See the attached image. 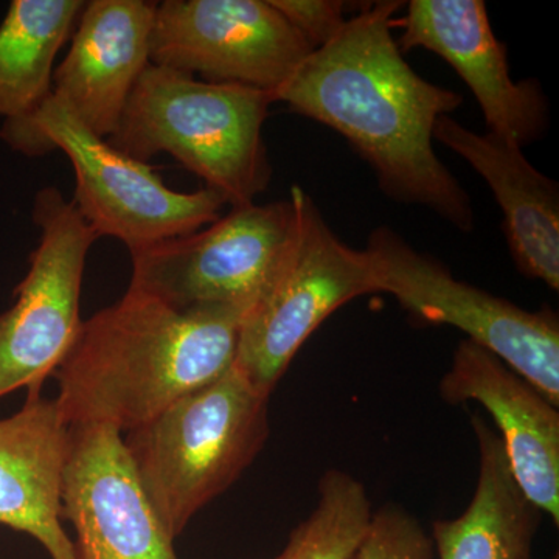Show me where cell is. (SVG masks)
Instances as JSON below:
<instances>
[{
    "label": "cell",
    "mask_w": 559,
    "mask_h": 559,
    "mask_svg": "<svg viewBox=\"0 0 559 559\" xmlns=\"http://www.w3.org/2000/svg\"><path fill=\"white\" fill-rule=\"evenodd\" d=\"M401 5L382 0L364 7L305 58L272 100L347 140L392 200L432 210L455 229L471 231L468 193L432 143L437 121L463 98L421 79L404 60L392 35Z\"/></svg>",
    "instance_id": "1"
},
{
    "label": "cell",
    "mask_w": 559,
    "mask_h": 559,
    "mask_svg": "<svg viewBox=\"0 0 559 559\" xmlns=\"http://www.w3.org/2000/svg\"><path fill=\"white\" fill-rule=\"evenodd\" d=\"M246 314L180 312L145 290L83 320L61 366L57 406L69 426L130 430L235 366Z\"/></svg>",
    "instance_id": "2"
},
{
    "label": "cell",
    "mask_w": 559,
    "mask_h": 559,
    "mask_svg": "<svg viewBox=\"0 0 559 559\" xmlns=\"http://www.w3.org/2000/svg\"><path fill=\"white\" fill-rule=\"evenodd\" d=\"M272 103L266 91L150 64L106 140L145 164L170 154L204 180L205 189L238 207L255 202L271 182L263 127Z\"/></svg>",
    "instance_id": "3"
},
{
    "label": "cell",
    "mask_w": 559,
    "mask_h": 559,
    "mask_svg": "<svg viewBox=\"0 0 559 559\" xmlns=\"http://www.w3.org/2000/svg\"><path fill=\"white\" fill-rule=\"evenodd\" d=\"M267 403L234 366L127 432L124 450L173 539L263 450L270 437Z\"/></svg>",
    "instance_id": "4"
},
{
    "label": "cell",
    "mask_w": 559,
    "mask_h": 559,
    "mask_svg": "<svg viewBox=\"0 0 559 559\" xmlns=\"http://www.w3.org/2000/svg\"><path fill=\"white\" fill-rule=\"evenodd\" d=\"M0 139L27 157L60 150L75 173L73 204L98 238L139 252L215 223L227 201L218 191L168 189L154 167L114 148L50 95L31 116L7 120Z\"/></svg>",
    "instance_id": "5"
},
{
    "label": "cell",
    "mask_w": 559,
    "mask_h": 559,
    "mask_svg": "<svg viewBox=\"0 0 559 559\" xmlns=\"http://www.w3.org/2000/svg\"><path fill=\"white\" fill-rule=\"evenodd\" d=\"M296 226L288 198L238 205L183 237L131 253V288L180 312L235 310L249 314L277 280Z\"/></svg>",
    "instance_id": "6"
},
{
    "label": "cell",
    "mask_w": 559,
    "mask_h": 559,
    "mask_svg": "<svg viewBox=\"0 0 559 559\" xmlns=\"http://www.w3.org/2000/svg\"><path fill=\"white\" fill-rule=\"evenodd\" d=\"M296 226L277 280L246 316L235 366L270 399L301 345L348 301L377 293L366 250L349 248L331 230L310 194L294 186Z\"/></svg>",
    "instance_id": "7"
},
{
    "label": "cell",
    "mask_w": 559,
    "mask_h": 559,
    "mask_svg": "<svg viewBox=\"0 0 559 559\" xmlns=\"http://www.w3.org/2000/svg\"><path fill=\"white\" fill-rule=\"evenodd\" d=\"M377 293L390 294L415 318L463 331L559 406V320L550 308L527 311L466 282L418 252L396 231L378 227L367 248Z\"/></svg>",
    "instance_id": "8"
},
{
    "label": "cell",
    "mask_w": 559,
    "mask_h": 559,
    "mask_svg": "<svg viewBox=\"0 0 559 559\" xmlns=\"http://www.w3.org/2000/svg\"><path fill=\"white\" fill-rule=\"evenodd\" d=\"M39 241L14 304L0 312V399L14 390L43 392L68 355L83 319L81 286L98 235L57 187L36 193L32 213Z\"/></svg>",
    "instance_id": "9"
},
{
    "label": "cell",
    "mask_w": 559,
    "mask_h": 559,
    "mask_svg": "<svg viewBox=\"0 0 559 559\" xmlns=\"http://www.w3.org/2000/svg\"><path fill=\"white\" fill-rule=\"evenodd\" d=\"M312 50L271 0H165L156 7L150 60L272 97Z\"/></svg>",
    "instance_id": "10"
},
{
    "label": "cell",
    "mask_w": 559,
    "mask_h": 559,
    "mask_svg": "<svg viewBox=\"0 0 559 559\" xmlns=\"http://www.w3.org/2000/svg\"><path fill=\"white\" fill-rule=\"evenodd\" d=\"M69 428L61 518L75 530L76 559H179L121 432L106 425Z\"/></svg>",
    "instance_id": "11"
},
{
    "label": "cell",
    "mask_w": 559,
    "mask_h": 559,
    "mask_svg": "<svg viewBox=\"0 0 559 559\" xmlns=\"http://www.w3.org/2000/svg\"><path fill=\"white\" fill-rule=\"evenodd\" d=\"M399 47L439 55L473 92L489 132L532 145L549 123L540 84L510 76L507 49L492 32L484 0H412Z\"/></svg>",
    "instance_id": "12"
},
{
    "label": "cell",
    "mask_w": 559,
    "mask_h": 559,
    "mask_svg": "<svg viewBox=\"0 0 559 559\" xmlns=\"http://www.w3.org/2000/svg\"><path fill=\"white\" fill-rule=\"evenodd\" d=\"M447 403L477 401L489 412L514 480L525 498L559 524L558 406L502 359L473 341L460 342L440 381Z\"/></svg>",
    "instance_id": "13"
},
{
    "label": "cell",
    "mask_w": 559,
    "mask_h": 559,
    "mask_svg": "<svg viewBox=\"0 0 559 559\" xmlns=\"http://www.w3.org/2000/svg\"><path fill=\"white\" fill-rule=\"evenodd\" d=\"M157 2L84 3L68 55L55 69L51 95L92 132L109 139L151 64Z\"/></svg>",
    "instance_id": "14"
},
{
    "label": "cell",
    "mask_w": 559,
    "mask_h": 559,
    "mask_svg": "<svg viewBox=\"0 0 559 559\" xmlns=\"http://www.w3.org/2000/svg\"><path fill=\"white\" fill-rule=\"evenodd\" d=\"M433 139L454 151L488 183L511 259L525 277L559 289V189L530 164L521 146L495 132H476L440 117Z\"/></svg>",
    "instance_id": "15"
},
{
    "label": "cell",
    "mask_w": 559,
    "mask_h": 559,
    "mask_svg": "<svg viewBox=\"0 0 559 559\" xmlns=\"http://www.w3.org/2000/svg\"><path fill=\"white\" fill-rule=\"evenodd\" d=\"M69 440L57 401L43 392L0 418V524L31 535L51 559H76L61 518Z\"/></svg>",
    "instance_id": "16"
},
{
    "label": "cell",
    "mask_w": 559,
    "mask_h": 559,
    "mask_svg": "<svg viewBox=\"0 0 559 559\" xmlns=\"http://www.w3.org/2000/svg\"><path fill=\"white\" fill-rule=\"evenodd\" d=\"M471 425L479 450L476 489L459 518L433 522V549L440 559H533L543 513L514 480L496 429L479 415Z\"/></svg>",
    "instance_id": "17"
},
{
    "label": "cell",
    "mask_w": 559,
    "mask_h": 559,
    "mask_svg": "<svg viewBox=\"0 0 559 559\" xmlns=\"http://www.w3.org/2000/svg\"><path fill=\"white\" fill-rule=\"evenodd\" d=\"M83 0H13L0 24V117L31 116L51 95L55 60Z\"/></svg>",
    "instance_id": "18"
},
{
    "label": "cell",
    "mask_w": 559,
    "mask_h": 559,
    "mask_svg": "<svg viewBox=\"0 0 559 559\" xmlns=\"http://www.w3.org/2000/svg\"><path fill=\"white\" fill-rule=\"evenodd\" d=\"M310 516L290 532L285 549L272 559H353L366 536L371 502L366 487L352 474L329 469L319 481Z\"/></svg>",
    "instance_id": "19"
},
{
    "label": "cell",
    "mask_w": 559,
    "mask_h": 559,
    "mask_svg": "<svg viewBox=\"0 0 559 559\" xmlns=\"http://www.w3.org/2000/svg\"><path fill=\"white\" fill-rule=\"evenodd\" d=\"M433 540L417 518L389 503L371 516L353 559H433Z\"/></svg>",
    "instance_id": "20"
},
{
    "label": "cell",
    "mask_w": 559,
    "mask_h": 559,
    "mask_svg": "<svg viewBox=\"0 0 559 559\" xmlns=\"http://www.w3.org/2000/svg\"><path fill=\"white\" fill-rule=\"evenodd\" d=\"M271 2L314 50L330 43L347 22L345 3L340 0H271Z\"/></svg>",
    "instance_id": "21"
}]
</instances>
